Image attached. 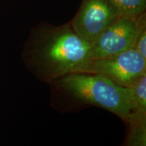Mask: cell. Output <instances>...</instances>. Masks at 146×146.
<instances>
[{
  "label": "cell",
  "instance_id": "obj_1",
  "mask_svg": "<svg viewBox=\"0 0 146 146\" xmlns=\"http://www.w3.org/2000/svg\"><path fill=\"white\" fill-rule=\"evenodd\" d=\"M22 56L36 78L52 83L78 72L91 60V46L74 32L70 23L58 26L41 23L31 31Z\"/></svg>",
  "mask_w": 146,
  "mask_h": 146
},
{
  "label": "cell",
  "instance_id": "obj_2",
  "mask_svg": "<svg viewBox=\"0 0 146 146\" xmlns=\"http://www.w3.org/2000/svg\"><path fill=\"white\" fill-rule=\"evenodd\" d=\"M78 102L102 108L128 123L134 108L131 89L105 76L91 73H72L52 83Z\"/></svg>",
  "mask_w": 146,
  "mask_h": 146
},
{
  "label": "cell",
  "instance_id": "obj_3",
  "mask_svg": "<svg viewBox=\"0 0 146 146\" xmlns=\"http://www.w3.org/2000/svg\"><path fill=\"white\" fill-rule=\"evenodd\" d=\"M79 72L100 74L120 86L130 87L146 74V59L133 48L111 57L89 60Z\"/></svg>",
  "mask_w": 146,
  "mask_h": 146
},
{
  "label": "cell",
  "instance_id": "obj_4",
  "mask_svg": "<svg viewBox=\"0 0 146 146\" xmlns=\"http://www.w3.org/2000/svg\"><path fill=\"white\" fill-rule=\"evenodd\" d=\"M145 12L139 16L123 14L111 24L91 45V59L116 56L134 47Z\"/></svg>",
  "mask_w": 146,
  "mask_h": 146
},
{
  "label": "cell",
  "instance_id": "obj_5",
  "mask_svg": "<svg viewBox=\"0 0 146 146\" xmlns=\"http://www.w3.org/2000/svg\"><path fill=\"white\" fill-rule=\"evenodd\" d=\"M121 15L120 11L109 0H83L70 23L74 32L91 46Z\"/></svg>",
  "mask_w": 146,
  "mask_h": 146
},
{
  "label": "cell",
  "instance_id": "obj_6",
  "mask_svg": "<svg viewBox=\"0 0 146 146\" xmlns=\"http://www.w3.org/2000/svg\"><path fill=\"white\" fill-rule=\"evenodd\" d=\"M127 123L130 128L127 146H146V108L133 110Z\"/></svg>",
  "mask_w": 146,
  "mask_h": 146
},
{
  "label": "cell",
  "instance_id": "obj_7",
  "mask_svg": "<svg viewBox=\"0 0 146 146\" xmlns=\"http://www.w3.org/2000/svg\"><path fill=\"white\" fill-rule=\"evenodd\" d=\"M123 14L139 16L145 13L146 0H109Z\"/></svg>",
  "mask_w": 146,
  "mask_h": 146
},
{
  "label": "cell",
  "instance_id": "obj_8",
  "mask_svg": "<svg viewBox=\"0 0 146 146\" xmlns=\"http://www.w3.org/2000/svg\"><path fill=\"white\" fill-rule=\"evenodd\" d=\"M133 49L146 59V21L141 25Z\"/></svg>",
  "mask_w": 146,
  "mask_h": 146
}]
</instances>
